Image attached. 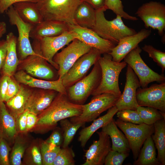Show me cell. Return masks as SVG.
Listing matches in <instances>:
<instances>
[{"instance_id":"1","label":"cell","mask_w":165,"mask_h":165,"mask_svg":"<svg viewBox=\"0 0 165 165\" xmlns=\"http://www.w3.org/2000/svg\"><path fill=\"white\" fill-rule=\"evenodd\" d=\"M82 105L72 102L67 95L58 92L50 105L38 115L34 128L42 133L53 130L61 120L79 115Z\"/></svg>"},{"instance_id":"2","label":"cell","mask_w":165,"mask_h":165,"mask_svg":"<svg viewBox=\"0 0 165 165\" xmlns=\"http://www.w3.org/2000/svg\"><path fill=\"white\" fill-rule=\"evenodd\" d=\"M98 61L101 69V78L99 84L92 95L107 93L119 97L122 93L119 85V76L127 64L124 61H113L109 53L103 54V57L101 56Z\"/></svg>"},{"instance_id":"3","label":"cell","mask_w":165,"mask_h":165,"mask_svg":"<svg viewBox=\"0 0 165 165\" xmlns=\"http://www.w3.org/2000/svg\"><path fill=\"white\" fill-rule=\"evenodd\" d=\"M106 10L105 6L95 10V23L92 29L100 37L116 45L122 38L137 33L124 24L120 16L116 15L111 20H107L104 14Z\"/></svg>"},{"instance_id":"4","label":"cell","mask_w":165,"mask_h":165,"mask_svg":"<svg viewBox=\"0 0 165 165\" xmlns=\"http://www.w3.org/2000/svg\"><path fill=\"white\" fill-rule=\"evenodd\" d=\"M81 0H36V3L44 20H56L75 24V10Z\"/></svg>"},{"instance_id":"5","label":"cell","mask_w":165,"mask_h":165,"mask_svg":"<svg viewBox=\"0 0 165 165\" xmlns=\"http://www.w3.org/2000/svg\"><path fill=\"white\" fill-rule=\"evenodd\" d=\"M101 78V69L97 61L88 75L66 89L69 100L76 104L83 105L97 88Z\"/></svg>"},{"instance_id":"6","label":"cell","mask_w":165,"mask_h":165,"mask_svg":"<svg viewBox=\"0 0 165 165\" xmlns=\"http://www.w3.org/2000/svg\"><path fill=\"white\" fill-rule=\"evenodd\" d=\"M119 97L107 93L93 96L89 103L82 105V113L70 118V121L74 123L84 124L93 121L102 112L116 105Z\"/></svg>"},{"instance_id":"7","label":"cell","mask_w":165,"mask_h":165,"mask_svg":"<svg viewBox=\"0 0 165 165\" xmlns=\"http://www.w3.org/2000/svg\"><path fill=\"white\" fill-rule=\"evenodd\" d=\"M115 123L125 134L132 152L133 158L135 160L145 140L154 133V124L148 125L144 123L135 124L119 119L115 121Z\"/></svg>"},{"instance_id":"8","label":"cell","mask_w":165,"mask_h":165,"mask_svg":"<svg viewBox=\"0 0 165 165\" xmlns=\"http://www.w3.org/2000/svg\"><path fill=\"white\" fill-rule=\"evenodd\" d=\"M32 46L36 54L19 60V70H23L32 77L47 80L52 79L55 76L54 72L43 56L38 40H34Z\"/></svg>"},{"instance_id":"9","label":"cell","mask_w":165,"mask_h":165,"mask_svg":"<svg viewBox=\"0 0 165 165\" xmlns=\"http://www.w3.org/2000/svg\"><path fill=\"white\" fill-rule=\"evenodd\" d=\"M142 49L138 45L130 52L123 59L124 61L132 69L138 77L141 86L148 87L151 82H164L165 77L163 74H159L150 69L144 61L140 53Z\"/></svg>"},{"instance_id":"10","label":"cell","mask_w":165,"mask_h":165,"mask_svg":"<svg viewBox=\"0 0 165 165\" xmlns=\"http://www.w3.org/2000/svg\"><path fill=\"white\" fill-rule=\"evenodd\" d=\"M135 14L143 21L146 28L157 30L160 36L165 30V6L160 2L150 1L143 4Z\"/></svg>"},{"instance_id":"11","label":"cell","mask_w":165,"mask_h":165,"mask_svg":"<svg viewBox=\"0 0 165 165\" xmlns=\"http://www.w3.org/2000/svg\"><path fill=\"white\" fill-rule=\"evenodd\" d=\"M91 48L79 40L75 39L60 52L57 53L53 61L59 67L58 78L61 79L75 62Z\"/></svg>"},{"instance_id":"12","label":"cell","mask_w":165,"mask_h":165,"mask_svg":"<svg viewBox=\"0 0 165 165\" xmlns=\"http://www.w3.org/2000/svg\"><path fill=\"white\" fill-rule=\"evenodd\" d=\"M98 50L92 48L90 51L81 57L61 79L67 89L84 78L91 67L101 56Z\"/></svg>"},{"instance_id":"13","label":"cell","mask_w":165,"mask_h":165,"mask_svg":"<svg viewBox=\"0 0 165 165\" xmlns=\"http://www.w3.org/2000/svg\"><path fill=\"white\" fill-rule=\"evenodd\" d=\"M6 12L10 24L16 25L18 30V37L17 44L19 60H23L29 56L36 54V53L34 50L29 39L30 32L34 26L24 21L13 5L10 6Z\"/></svg>"},{"instance_id":"14","label":"cell","mask_w":165,"mask_h":165,"mask_svg":"<svg viewBox=\"0 0 165 165\" xmlns=\"http://www.w3.org/2000/svg\"><path fill=\"white\" fill-rule=\"evenodd\" d=\"M136 99L139 106L152 107L165 112V82L138 88Z\"/></svg>"},{"instance_id":"15","label":"cell","mask_w":165,"mask_h":165,"mask_svg":"<svg viewBox=\"0 0 165 165\" xmlns=\"http://www.w3.org/2000/svg\"><path fill=\"white\" fill-rule=\"evenodd\" d=\"M77 37L75 33L69 30L58 36L44 37L38 40L43 57L48 62L58 70V65L53 61V57L58 50L65 46L68 45Z\"/></svg>"},{"instance_id":"16","label":"cell","mask_w":165,"mask_h":165,"mask_svg":"<svg viewBox=\"0 0 165 165\" xmlns=\"http://www.w3.org/2000/svg\"><path fill=\"white\" fill-rule=\"evenodd\" d=\"M126 82L123 90L116 106L118 111L127 109L136 110L139 106L136 99V93L141 84L137 76L132 69L127 65Z\"/></svg>"},{"instance_id":"17","label":"cell","mask_w":165,"mask_h":165,"mask_svg":"<svg viewBox=\"0 0 165 165\" xmlns=\"http://www.w3.org/2000/svg\"><path fill=\"white\" fill-rule=\"evenodd\" d=\"M68 24L69 30L76 34V39L92 48L98 50L102 54L110 53L116 46L111 42L100 37L92 29L75 24Z\"/></svg>"},{"instance_id":"18","label":"cell","mask_w":165,"mask_h":165,"mask_svg":"<svg viewBox=\"0 0 165 165\" xmlns=\"http://www.w3.org/2000/svg\"><path fill=\"white\" fill-rule=\"evenodd\" d=\"M97 140L93 143L86 151L85 162L82 165H103L106 156L111 149L110 138L106 133L97 131Z\"/></svg>"},{"instance_id":"19","label":"cell","mask_w":165,"mask_h":165,"mask_svg":"<svg viewBox=\"0 0 165 165\" xmlns=\"http://www.w3.org/2000/svg\"><path fill=\"white\" fill-rule=\"evenodd\" d=\"M151 33V30L144 28L134 34L121 38L109 53L112 60L116 62H121L127 54L148 37Z\"/></svg>"},{"instance_id":"20","label":"cell","mask_w":165,"mask_h":165,"mask_svg":"<svg viewBox=\"0 0 165 165\" xmlns=\"http://www.w3.org/2000/svg\"><path fill=\"white\" fill-rule=\"evenodd\" d=\"M19 83L29 87L53 90L67 95V89L61 79L54 80H42L35 78L22 70H19L13 75Z\"/></svg>"},{"instance_id":"21","label":"cell","mask_w":165,"mask_h":165,"mask_svg":"<svg viewBox=\"0 0 165 165\" xmlns=\"http://www.w3.org/2000/svg\"><path fill=\"white\" fill-rule=\"evenodd\" d=\"M69 30L68 23L56 20H43L34 26L29 37L34 40H39L45 37L58 36Z\"/></svg>"},{"instance_id":"22","label":"cell","mask_w":165,"mask_h":165,"mask_svg":"<svg viewBox=\"0 0 165 165\" xmlns=\"http://www.w3.org/2000/svg\"><path fill=\"white\" fill-rule=\"evenodd\" d=\"M58 92L39 89L33 90L26 103L25 110L38 115L51 104Z\"/></svg>"},{"instance_id":"23","label":"cell","mask_w":165,"mask_h":165,"mask_svg":"<svg viewBox=\"0 0 165 165\" xmlns=\"http://www.w3.org/2000/svg\"><path fill=\"white\" fill-rule=\"evenodd\" d=\"M18 134L15 118L9 112L4 102H0V137L11 143Z\"/></svg>"},{"instance_id":"24","label":"cell","mask_w":165,"mask_h":165,"mask_svg":"<svg viewBox=\"0 0 165 165\" xmlns=\"http://www.w3.org/2000/svg\"><path fill=\"white\" fill-rule=\"evenodd\" d=\"M7 43L6 58L4 64L1 69L2 75L13 76L16 72L19 63L16 51L17 38L12 32L6 35Z\"/></svg>"},{"instance_id":"25","label":"cell","mask_w":165,"mask_h":165,"mask_svg":"<svg viewBox=\"0 0 165 165\" xmlns=\"http://www.w3.org/2000/svg\"><path fill=\"white\" fill-rule=\"evenodd\" d=\"M14 8L25 22L35 26L44 20L36 2L23 1L13 4Z\"/></svg>"},{"instance_id":"26","label":"cell","mask_w":165,"mask_h":165,"mask_svg":"<svg viewBox=\"0 0 165 165\" xmlns=\"http://www.w3.org/2000/svg\"><path fill=\"white\" fill-rule=\"evenodd\" d=\"M118 111L116 106H114L109 108L106 114L94 120L90 125L82 129L78 138L81 147L84 148L94 133L109 123Z\"/></svg>"},{"instance_id":"27","label":"cell","mask_w":165,"mask_h":165,"mask_svg":"<svg viewBox=\"0 0 165 165\" xmlns=\"http://www.w3.org/2000/svg\"><path fill=\"white\" fill-rule=\"evenodd\" d=\"M101 128V131L108 135L111 140V149L119 152L129 153L130 149L127 140L118 129L113 119Z\"/></svg>"},{"instance_id":"28","label":"cell","mask_w":165,"mask_h":165,"mask_svg":"<svg viewBox=\"0 0 165 165\" xmlns=\"http://www.w3.org/2000/svg\"><path fill=\"white\" fill-rule=\"evenodd\" d=\"M21 84L18 93L11 99L6 102L5 104L9 112L16 119L25 110L27 101L33 90Z\"/></svg>"},{"instance_id":"29","label":"cell","mask_w":165,"mask_h":165,"mask_svg":"<svg viewBox=\"0 0 165 165\" xmlns=\"http://www.w3.org/2000/svg\"><path fill=\"white\" fill-rule=\"evenodd\" d=\"M74 19L75 24L92 29L95 23V9L87 3L81 2L75 11Z\"/></svg>"},{"instance_id":"30","label":"cell","mask_w":165,"mask_h":165,"mask_svg":"<svg viewBox=\"0 0 165 165\" xmlns=\"http://www.w3.org/2000/svg\"><path fill=\"white\" fill-rule=\"evenodd\" d=\"M134 165H161L156 156L155 144L151 136L145 141Z\"/></svg>"},{"instance_id":"31","label":"cell","mask_w":165,"mask_h":165,"mask_svg":"<svg viewBox=\"0 0 165 165\" xmlns=\"http://www.w3.org/2000/svg\"><path fill=\"white\" fill-rule=\"evenodd\" d=\"M154 132L151 136L158 151L157 158L161 165H165V119L154 124Z\"/></svg>"},{"instance_id":"32","label":"cell","mask_w":165,"mask_h":165,"mask_svg":"<svg viewBox=\"0 0 165 165\" xmlns=\"http://www.w3.org/2000/svg\"><path fill=\"white\" fill-rule=\"evenodd\" d=\"M18 134L15 139L13 146L9 156L10 165H20L25 151L28 146V142L24 137Z\"/></svg>"},{"instance_id":"33","label":"cell","mask_w":165,"mask_h":165,"mask_svg":"<svg viewBox=\"0 0 165 165\" xmlns=\"http://www.w3.org/2000/svg\"><path fill=\"white\" fill-rule=\"evenodd\" d=\"M136 111L143 123L148 125H153L159 120L165 119V112L152 107L139 106Z\"/></svg>"},{"instance_id":"34","label":"cell","mask_w":165,"mask_h":165,"mask_svg":"<svg viewBox=\"0 0 165 165\" xmlns=\"http://www.w3.org/2000/svg\"><path fill=\"white\" fill-rule=\"evenodd\" d=\"M39 143L42 155V165H53L61 148L60 147L53 145L42 140H40Z\"/></svg>"},{"instance_id":"35","label":"cell","mask_w":165,"mask_h":165,"mask_svg":"<svg viewBox=\"0 0 165 165\" xmlns=\"http://www.w3.org/2000/svg\"><path fill=\"white\" fill-rule=\"evenodd\" d=\"M60 122L63 132L64 140L62 146L65 148L68 146L77 130L84 124L73 123L67 118L61 120Z\"/></svg>"},{"instance_id":"36","label":"cell","mask_w":165,"mask_h":165,"mask_svg":"<svg viewBox=\"0 0 165 165\" xmlns=\"http://www.w3.org/2000/svg\"><path fill=\"white\" fill-rule=\"evenodd\" d=\"M23 161L27 165H42V155L38 142H32L26 149Z\"/></svg>"},{"instance_id":"37","label":"cell","mask_w":165,"mask_h":165,"mask_svg":"<svg viewBox=\"0 0 165 165\" xmlns=\"http://www.w3.org/2000/svg\"><path fill=\"white\" fill-rule=\"evenodd\" d=\"M75 154L72 148L67 147L61 148L53 165H74Z\"/></svg>"},{"instance_id":"38","label":"cell","mask_w":165,"mask_h":165,"mask_svg":"<svg viewBox=\"0 0 165 165\" xmlns=\"http://www.w3.org/2000/svg\"><path fill=\"white\" fill-rule=\"evenodd\" d=\"M105 6L107 9L112 10L116 15L120 16L125 19L132 21L138 20L136 17L129 15L124 11L121 0H105Z\"/></svg>"},{"instance_id":"39","label":"cell","mask_w":165,"mask_h":165,"mask_svg":"<svg viewBox=\"0 0 165 165\" xmlns=\"http://www.w3.org/2000/svg\"><path fill=\"white\" fill-rule=\"evenodd\" d=\"M142 49L161 68L163 74L165 70V53L150 45H145Z\"/></svg>"},{"instance_id":"40","label":"cell","mask_w":165,"mask_h":165,"mask_svg":"<svg viewBox=\"0 0 165 165\" xmlns=\"http://www.w3.org/2000/svg\"><path fill=\"white\" fill-rule=\"evenodd\" d=\"M116 114L118 119L123 121L135 124L143 123L136 110L124 109L118 111Z\"/></svg>"},{"instance_id":"41","label":"cell","mask_w":165,"mask_h":165,"mask_svg":"<svg viewBox=\"0 0 165 165\" xmlns=\"http://www.w3.org/2000/svg\"><path fill=\"white\" fill-rule=\"evenodd\" d=\"M129 155V153H121L111 149L106 156L105 165H122Z\"/></svg>"},{"instance_id":"42","label":"cell","mask_w":165,"mask_h":165,"mask_svg":"<svg viewBox=\"0 0 165 165\" xmlns=\"http://www.w3.org/2000/svg\"><path fill=\"white\" fill-rule=\"evenodd\" d=\"M20 86V83L16 80L13 75L9 77L4 102L9 100L18 93Z\"/></svg>"},{"instance_id":"43","label":"cell","mask_w":165,"mask_h":165,"mask_svg":"<svg viewBox=\"0 0 165 165\" xmlns=\"http://www.w3.org/2000/svg\"><path fill=\"white\" fill-rule=\"evenodd\" d=\"M11 148L8 142L0 137V163L2 165H9V155Z\"/></svg>"},{"instance_id":"44","label":"cell","mask_w":165,"mask_h":165,"mask_svg":"<svg viewBox=\"0 0 165 165\" xmlns=\"http://www.w3.org/2000/svg\"><path fill=\"white\" fill-rule=\"evenodd\" d=\"M50 136L45 141L56 146L61 147L64 140L63 132L61 128H55Z\"/></svg>"},{"instance_id":"45","label":"cell","mask_w":165,"mask_h":165,"mask_svg":"<svg viewBox=\"0 0 165 165\" xmlns=\"http://www.w3.org/2000/svg\"><path fill=\"white\" fill-rule=\"evenodd\" d=\"M29 111L26 109L16 119V128L18 134L25 133L27 119Z\"/></svg>"},{"instance_id":"46","label":"cell","mask_w":165,"mask_h":165,"mask_svg":"<svg viewBox=\"0 0 165 165\" xmlns=\"http://www.w3.org/2000/svg\"><path fill=\"white\" fill-rule=\"evenodd\" d=\"M9 77L2 75L0 77V102H5Z\"/></svg>"},{"instance_id":"47","label":"cell","mask_w":165,"mask_h":165,"mask_svg":"<svg viewBox=\"0 0 165 165\" xmlns=\"http://www.w3.org/2000/svg\"><path fill=\"white\" fill-rule=\"evenodd\" d=\"M23 1L36 2V0H0V14L6 12L9 7L14 3Z\"/></svg>"},{"instance_id":"48","label":"cell","mask_w":165,"mask_h":165,"mask_svg":"<svg viewBox=\"0 0 165 165\" xmlns=\"http://www.w3.org/2000/svg\"><path fill=\"white\" fill-rule=\"evenodd\" d=\"M38 119V115L29 111L27 117L25 133L34 128L37 123Z\"/></svg>"},{"instance_id":"49","label":"cell","mask_w":165,"mask_h":165,"mask_svg":"<svg viewBox=\"0 0 165 165\" xmlns=\"http://www.w3.org/2000/svg\"><path fill=\"white\" fill-rule=\"evenodd\" d=\"M7 43L6 40H2L0 42V71L2 68L6 59Z\"/></svg>"},{"instance_id":"50","label":"cell","mask_w":165,"mask_h":165,"mask_svg":"<svg viewBox=\"0 0 165 165\" xmlns=\"http://www.w3.org/2000/svg\"><path fill=\"white\" fill-rule=\"evenodd\" d=\"M90 4L96 10L105 6V0H81Z\"/></svg>"},{"instance_id":"51","label":"cell","mask_w":165,"mask_h":165,"mask_svg":"<svg viewBox=\"0 0 165 165\" xmlns=\"http://www.w3.org/2000/svg\"><path fill=\"white\" fill-rule=\"evenodd\" d=\"M7 26L6 23L4 21L0 22V42L1 38L3 35L6 32Z\"/></svg>"},{"instance_id":"52","label":"cell","mask_w":165,"mask_h":165,"mask_svg":"<svg viewBox=\"0 0 165 165\" xmlns=\"http://www.w3.org/2000/svg\"></svg>"}]
</instances>
